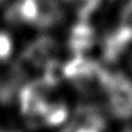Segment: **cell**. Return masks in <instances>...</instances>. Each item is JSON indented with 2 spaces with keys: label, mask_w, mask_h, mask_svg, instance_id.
<instances>
[{
  "label": "cell",
  "mask_w": 132,
  "mask_h": 132,
  "mask_svg": "<svg viewBox=\"0 0 132 132\" xmlns=\"http://www.w3.org/2000/svg\"><path fill=\"white\" fill-rule=\"evenodd\" d=\"M66 4L62 0H14L5 10L11 24L48 32L64 22Z\"/></svg>",
  "instance_id": "cell-1"
},
{
  "label": "cell",
  "mask_w": 132,
  "mask_h": 132,
  "mask_svg": "<svg viewBox=\"0 0 132 132\" xmlns=\"http://www.w3.org/2000/svg\"><path fill=\"white\" fill-rule=\"evenodd\" d=\"M110 70L89 55H70L60 66V77L83 95H102Z\"/></svg>",
  "instance_id": "cell-2"
},
{
  "label": "cell",
  "mask_w": 132,
  "mask_h": 132,
  "mask_svg": "<svg viewBox=\"0 0 132 132\" xmlns=\"http://www.w3.org/2000/svg\"><path fill=\"white\" fill-rule=\"evenodd\" d=\"M59 53L60 47L56 39L50 34L43 33L26 44L21 52L20 64L24 71L32 70L38 76L61 78Z\"/></svg>",
  "instance_id": "cell-3"
},
{
  "label": "cell",
  "mask_w": 132,
  "mask_h": 132,
  "mask_svg": "<svg viewBox=\"0 0 132 132\" xmlns=\"http://www.w3.org/2000/svg\"><path fill=\"white\" fill-rule=\"evenodd\" d=\"M104 110L119 121L132 120V76L110 70L104 87Z\"/></svg>",
  "instance_id": "cell-4"
},
{
  "label": "cell",
  "mask_w": 132,
  "mask_h": 132,
  "mask_svg": "<svg viewBox=\"0 0 132 132\" xmlns=\"http://www.w3.org/2000/svg\"><path fill=\"white\" fill-rule=\"evenodd\" d=\"M62 128L64 132H106V114L94 104H82L71 114L70 120Z\"/></svg>",
  "instance_id": "cell-5"
},
{
  "label": "cell",
  "mask_w": 132,
  "mask_h": 132,
  "mask_svg": "<svg viewBox=\"0 0 132 132\" xmlns=\"http://www.w3.org/2000/svg\"><path fill=\"white\" fill-rule=\"evenodd\" d=\"M98 42V32L90 20L77 19L67 31L65 45L70 55H88Z\"/></svg>",
  "instance_id": "cell-6"
},
{
  "label": "cell",
  "mask_w": 132,
  "mask_h": 132,
  "mask_svg": "<svg viewBox=\"0 0 132 132\" xmlns=\"http://www.w3.org/2000/svg\"><path fill=\"white\" fill-rule=\"evenodd\" d=\"M71 118V110L66 100L59 97H50L44 104L34 126L45 128H61Z\"/></svg>",
  "instance_id": "cell-7"
},
{
  "label": "cell",
  "mask_w": 132,
  "mask_h": 132,
  "mask_svg": "<svg viewBox=\"0 0 132 132\" xmlns=\"http://www.w3.org/2000/svg\"><path fill=\"white\" fill-rule=\"evenodd\" d=\"M109 31L121 42L132 45V0L123 1L119 10L116 23Z\"/></svg>",
  "instance_id": "cell-8"
},
{
  "label": "cell",
  "mask_w": 132,
  "mask_h": 132,
  "mask_svg": "<svg viewBox=\"0 0 132 132\" xmlns=\"http://www.w3.org/2000/svg\"><path fill=\"white\" fill-rule=\"evenodd\" d=\"M105 0H66L77 19L90 20L102 9Z\"/></svg>",
  "instance_id": "cell-9"
},
{
  "label": "cell",
  "mask_w": 132,
  "mask_h": 132,
  "mask_svg": "<svg viewBox=\"0 0 132 132\" xmlns=\"http://www.w3.org/2000/svg\"><path fill=\"white\" fill-rule=\"evenodd\" d=\"M15 54V42L9 32L0 29V62L9 61Z\"/></svg>",
  "instance_id": "cell-10"
},
{
  "label": "cell",
  "mask_w": 132,
  "mask_h": 132,
  "mask_svg": "<svg viewBox=\"0 0 132 132\" xmlns=\"http://www.w3.org/2000/svg\"><path fill=\"white\" fill-rule=\"evenodd\" d=\"M123 59L126 60V64H127L128 69H130V71L132 72V45L130 47L128 52L126 53V55H125V57H123Z\"/></svg>",
  "instance_id": "cell-11"
},
{
  "label": "cell",
  "mask_w": 132,
  "mask_h": 132,
  "mask_svg": "<svg viewBox=\"0 0 132 132\" xmlns=\"http://www.w3.org/2000/svg\"><path fill=\"white\" fill-rule=\"evenodd\" d=\"M0 132H14V131H11V130H6V128H1V127H0Z\"/></svg>",
  "instance_id": "cell-12"
},
{
  "label": "cell",
  "mask_w": 132,
  "mask_h": 132,
  "mask_svg": "<svg viewBox=\"0 0 132 132\" xmlns=\"http://www.w3.org/2000/svg\"><path fill=\"white\" fill-rule=\"evenodd\" d=\"M5 3H6V0H0V7H1V6H3Z\"/></svg>",
  "instance_id": "cell-13"
},
{
  "label": "cell",
  "mask_w": 132,
  "mask_h": 132,
  "mask_svg": "<svg viewBox=\"0 0 132 132\" xmlns=\"http://www.w3.org/2000/svg\"><path fill=\"white\" fill-rule=\"evenodd\" d=\"M62 1H64V3H65V4H66V0H62Z\"/></svg>",
  "instance_id": "cell-14"
}]
</instances>
